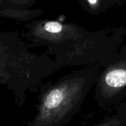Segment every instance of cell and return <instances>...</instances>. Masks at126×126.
Instances as JSON below:
<instances>
[{
    "label": "cell",
    "mask_w": 126,
    "mask_h": 126,
    "mask_svg": "<svg viewBox=\"0 0 126 126\" xmlns=\"http://www.w3.org/2000/svg\"><path fill=\"white\" fill-rule=\"evenodd\" d=\"M24 27L29 46L44 47L62 68L101 66L122 46L126 35L123 27L90 31L75 23L48 19L33 20Z\"/></svg>",
    "instance_id": "cell-1"
},
{
    "label": "cell",
    "mask_w": 126,
    "mask_h": 126,
    "mask_svg": "<svg viewBox=\"0 0 126 126\" xmlns=\"http://www.w3.org/2000/svg\"><path fill=\"white\" fill-rule=\"evenodd\" d=\"M61 68L46 53L31 51L17 32L0 30V85L13 93L18 106L25 103L28 93L39 90L44 79Z\"/></svg>",
    "instance_id": "cell-2"
},
{
    "label": "cell",
    "mask_w": 126,
    "mask_h": 126,
    "mask_svg": "<svg viewBox=\"0 0 126 126\" xmlns=\"http://www.w3.org/2000/svg\"><path fill=\"white\" fill-rule=\"evenodd\" d=\"M98 72V65L84 66L53 84H42L36 114L27 126H62L68 123L95 85Z\"/></svg>",
    "instance_id": "cell-3"
},
{
    "label": "cell",
    "mask_w": 126,
    "mask_h": 126,
    "mask_svg": "<svg viewBox=\"0 0 126 126\" xmlns=\"http://www.w3.org/2000/svg\"><path fill=\"white\" fill-rule=\"evenodd\" d=\"M94 100L97 106L107 109L119 105L126 97V45L99 67L95 84Z\"/></svg>",
    "instance_id": "cell-4"
},
{
    "label": "cell",
    "mask_w": 126,
    "mask_h": 126,
    "mask_svg": "<svg viewBox=\"0 0 126 126\" xmlns=\"http://www.w3.org/2000/svg\"><path fill=\"white\" fill-rule=\"evenodd\" d=\"M81 7L91 15L104 14L120 4L121 0H77Z\"/></svg>",
    "instance_id": "cell-5"
},
{
    "label": "cell",
    "mask_w": 126,
    "mask_h": 126,
    "mask_svg": "<svg viewBox=\"0 0 126 126\" xmlns=\"http://www.w3.org/2000/svg\"><path fill=\"white\" fill-rule=\"evenodd\" d=\"M122 125L121 121L116 113L111 116L106 117L103 121L94 126H121Z\"/></svg>",
    "instance_id": "cell-6"
},
{
    "label": "cell",
    "mask_w": 126,
    "mask_h": 126,
    "mask_svg": "<svg viewBox=\"0 0 126 126\" xmlns=\"http://www.w3.org/2000/svg\"><path fill=\"white\" fill-rule=\"evenodd\" d=\"M116 114L121 121L123 125H126V107L119 105L116 108Z\"/></svg>",
    "instance_id": "cell-7"
},
{
    "label": "cell",
    "mask_w": 126,
    "mask_h": 126,
    "mask_svg": "<svg viewBox=\"0 0 126 126\" xmlns=\"http://www.w3.org/2000/svg\"><path fill=\"white\" fill-rule=\"evenodd\" d=\"M119 105H120V104H119ZM121 105H122L123 106H126V101H123V103H121Z\"/></svg>",
    "instance_id": "cell-8"
},
{
    "label": "cell",
    "mask_w": 126,
    "mask_h": 126,
    "mask_svg": "<svg viewBox=\"0 0 126 126\" xmlns=\"http://www.w3.org/2000/svg\"><path fill=\"white\" fill-rule=\"evenodd\" d=\"M4 0H0V5L2 4L4 2Z\"/></svg>",
    "instance_id": "cell-9"
},
{
    "label": "cell",
    "mask_w": 126,
    "mask_h": 126,
    "mask_svg": "<svg viewBox=\"0 0 126 126\" xmlns=\"http://www.w3.org/2000/svg\"><path fill=\"white\" fill-rule=\"evenodd\" d=\"M124 126H126V125H124Z\"/></svg>",
    "instance_id": "cell-10"
},
{
    "label": "cell",
    "mask_w": 126,
    "mask_h": 126,
    "mask_svg": "<svg viewBox=\"0 0 126 126\" xmlns=\"http://www.w3.org/2000/svg\"><path fill=\"white\" fill-rule=\"evenodd\" d=\"M0 126H1V125H0Z\"/></svg>",
    "instance_id": "cell-11"
}]
</instances>
